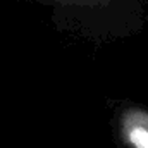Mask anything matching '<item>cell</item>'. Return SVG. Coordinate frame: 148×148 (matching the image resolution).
<instances>
[{"label": "cell", "mask_w": 148, "mask_h": 148, "mask_svg": "<svg viewBox=\"0 0 148 148\" xmlns=\"http://www.w3.org/2000/svg\"><path fill=\"white\" fill-rule=\"evenodd\" d=\"M124 136L133 148H148V114L140 110L129 112L124 117Z\"/></svg>", "instance_id": "1"}]
</instances>
